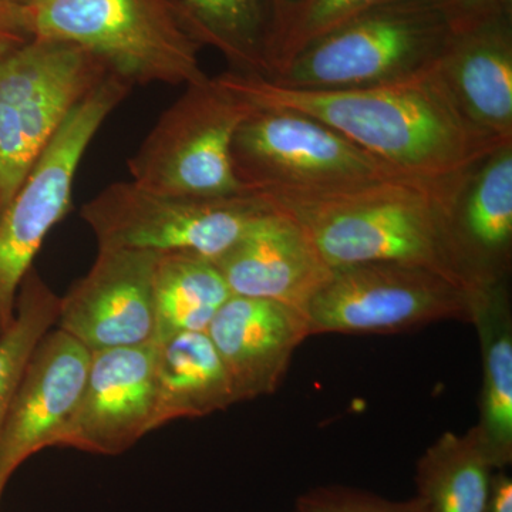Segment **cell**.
<instances>
[{
  "mask_svg": "<svg viewBox=\"0 0 512 512\" xmlns=\"http://www.w3.org/2000/svg\"><path fill=\"white\" fill-rule=\"evenodd\" d=\"M218 77L254 106L281 107L322 121L410 177H458L505 144L464 116L439 63L397 82L352 89H289L231 70Z\"/></svg>",
  "mask_w": 512,
  "mask_h": 512,
  "instance_id": "6da1fadb",
  "label": "cell"
},
{
  "mask_svg": "<svg viewBox=\"0 0 512 512\" xmlns=\"http://www.w3.org/2000/svg\"><path fill=\"white\" fill-rule=\"evenodd\" d=\"M466 174L444 180L393 174L332 190L261 195L302 228L332 269L400 262L464 286L448 221Z\"/></svg>",
  "mask_w": 512,
  "mask_h": 512,
  "instance_id": "7a4b0ae2",
  "label": "cell"
},
{
  "mask_svg": "<svg viewBox=\"0 0 512 512\" xmlns=\"http://www.w3.org/2000/svg\"><path fill=\"white\" fill-rule=\"evenodd\" d=\"M457 29L443 0H383L313 40L268 80L298 90L397 82L436 66Z\"/></svg>",
  "mask_w": 512,
  "mask_h": 512,
  "instance_id": "3957f363",
  "label": "cell"
},
{
  "mask_svg": "<svg viewBox=\"0 0 512 512\" xmlns=\"http://www.w3.org/2000/svg\"><path fill=\"white\" fill-rule=\"evenodd\" d=\"M18 15L29 37L83 47L134 86H188L208 77L174 0H32Z\"/></svg>",
  "mask_w": 512,
  "mask_h": 512,
  "instance_id": "277c9868",
  "label": "cell"
},
{
  "mask_svg": "<svg viewBox=\"0 0 512 512\" xmlns=\"http://www.w3.org/2000/svg\"><path fill=\"white\" fill-rule=\"evenodd\" d=\"M111 72L63 40L30 37L0 56V215L74 107Z\"/></svg>",
  "mask_w": 512,
  "mask_h": 512,
  "instance_id": "5b68a950",
  "label": "cell"
},
{
  "mask_svg": "<svg viewBox=\"0 0 512 512\" xmlns=\"http://www.w3.org/2000/svg\"><path fill=\"white\" fill-rule=\"evenodd\" d=\"M255 106L207 77L188 84L127 161L137 187L170 197L220 198L248 192L232 165V141Z\"/></svg>",
  "mask_w": 512,
  "mask_h": 512,
  "instance_id": "8992f818",
  "label": "cell"
},
{
  "mask_svg": "<svg viewBox=\"0 0 512 512\" xmlns=\"http://www.w3.org/2000/svg\"><path fill=\"white\" fill-rule=\"evenodd\" d=\"M134 84L111 72L76 107L0 215V332L15 319L23 279L52 229L72 208L77 170L107 117Z\"/></svg>",
  "mask_w": 512,
  "mask_h": 512,
  "instance_id": "52a82bcc",
  "label": "cell"
},
{
  "mask_svg": "<svg viewBox=\"0 0 512 512\" xmlns=\"http://www.w3.org/2000/svg\"><path fill=\"white\" fill-rule=\"evenodd\" d=\"M272 210L264 195L242 192L220 198L170 197L120 181L83 205L80 215L101 248L183 252L215 259Z\"/></svg>",
  "mask_w": 512,
  "mask_h": 512,
  "instance_id": "ba28073f",
  "label": "cell"
},
{
  "mask_svg": "<svg viewBox=\"0 0 512 512\" xmlns=\"http://www.w3.org/2000/svg\"><path fill=\"white\" fill-rule=\"evenodd\" d=\"M231 156L239 184L256 194L325 191L399 174L322 121L281 107L255 106Z\"/></svg>",
  "mask_w": 512,
  "mask_h": 512,
  "instance_id": "9c48e42d",
  "label": "cell"
},
{
  "mask_svg": "<svg viewBox=\"0 0 512 512\" xmlns=\"http://www.w3.org/2000/svg\"><path fill=\"white\" fill-rule=\"evenodd\" d=\"M305 313L311 335H394L470 322L471 292L426 266L369 262L333 269Z\"/></svg>",
  "mask_w": 512,
  "mask_h": 512,
  "instance_id": "30bf717a",
  "label": "cell"
},
{
  "mask_svg": "<svg viewBox=\"0 0 512 512\" xmlns=\"http://www.w3.org/2000/svg\"><path fill=\"white\" fill-rule=\"evenodd\" d=\"M157 256L141 249H99L89 272L60 296L56 328L90 352L153 343Z\"/></svg>",
  "mask_w": 512,
  "mask_h": 512,
  "instance_id": "8fae6325",
  "label": "cell"
},
{
  "mask_svg": "<svg viewBox=\"0 0 512 512\" xmlns=\"http://www.w3.org/2000/svg\"><path fill=\"white\" fill-rule=\"evenodd\" d=\"M92 352L63 330L40 340L0 429V500L30 457L57 447L82 397Z\"/></svg>",
  "mask_w": 512,
  "mask_h": 512,
  "instance_id": "7c38bea8",
  "label": "cell"
},
{
  "mask_svg": "<svg viewBox=\"0 0 512 512\" xmlns=\"http://www.w3.org/2000/svg\"><path fill=\"white\" fill-rule=\"evenodd\" d=\"M156 343L94 350L80 402L57 447L119 456L151 433Z\"/></svg>",
  "mask_w": 512,
  "mask_h": 512,
  "instance_id": "4fadbf2b",
  "label": "cell"
},
{
  "mask_svg": "<svg viewBox=\"0 0 512 512\" xmlns=\"http://www.w3.org/2000/svg\"><path fill=\"white\" fill-rule=\"evenodd\" d=\"M220 355L235 402L271 396L311 335L306 313L268 299L232 295L207 329Z\"/></svg>",
  "mask_w": 512,
  "mask_h": 512,
  "instance_id": "5bb4252c",
  "label": "cell"
},
{
  "mask_svg": "<svg viewBox=\"0 0 512 512\" xmlns=\"http://www.w3.org/2000/svg\"><path fill=\"white\" fill-rule=\"evenodd\" d=\"M214 262L232 295L281 302L302 312L333 271L302 228L274 207Z\"/></svg>",
  "mask_w": 512,
  "mask_h": 512,
  "instance_id": "9a60e30c",
  "label": "cell"
},
{
  "mask_svg": "<svg viewBox=\"0 0 512 512\" xmlns=\"http://www.w3.org/2000/svg\"><path fill=\"white\" fill-rule=\"evenodd\" d=\"M451 251L468 291L510 279L512 266V141L471 168L453 204Z\"/></svg>",
  "mask_w": 512,
  "mask_h": 512,
  "instance_id": "2e32d148",
  "label": "cell"
},
{
  "mask_svg": "<svg viewBox=\"0 0 512 512\" xmlns=\"http://www.w3.org/2000/svg\"><path fill=\"white\" fill-rule=\"evenodd\" d=\"M439 70L478 130L512 141V10L457 29Z\"/></svg>",
  "mask_w": 512,
  "mask_h": 512,
  "instance_id": "e0dca14e",
  "label": "cell"
},
{
  "mask_svg": "<svg viewBox=\"0 0 512 512\" xmlns=\"http://www.w3.org/2000/svg\"><path fill=\"white\" fill-rule=\"evenodd\" d=\"M471 292L470 323L480 340L483 384L473 427L495 470L512 461V302L510 279Z\"/></svg>",
  "mask_w": 512,
  "mask_h": 512,
  "instance_id": "ac0fdd59",
  "label": "cell"
},
{
  "mask_svg": "<svg viewBox=\"0 0 512 512\" xmlns=\"http://www.w3.org/2000/svg\"><path fill=\"white\" fill-rule=\"evenodd\" d=\"M156 407L151 430L198 419L235 404L227 370L207 332H185L156 343Z\"/></svg>",
  "mask_w": 512,
  "mask_h": 512,
  "instance_id": "d6986e66",
  "label": "cell"
},
{
  "mask_svg": "<svg viewBox=\"0 0 512 512\" xmlns=\"http://www.w3.org/2000/svg\"><path fill=\"white\" fill-rule=\"evenodd\" d=\"M174 10L191 39L220 52L228 70L271 76L276 0H174Z\"/></svg>",
  "mask_w": 512,
  "mask_h": 512,
  "instance_id": "ffe728a7",
  "label": "cell"
},
{
  "mask_svg": "<svg viewBox=\"0 0 512 512\" xmlns=\"http://www.w3.org/2000/svg\"><path fill=\"white\" fill-rule=\"evenodd\" d=\"M227 282L211 259L167 252L158 254L154 269V343L185 332H207L231 298Z\"/></svg>",
  "mask_w": 512,
  "mask_h": 512,
  "instance_id": "44dd1931",
  "label": "cell"
},
{
  "mask_svg": "<svg viewBox=\"0 0 512 512\" xmlns=\"http://www.w3.org/2000/svg\"><path fill=\"white\" fill-rule=\"evenodd\" d=\"M494 471L473 427L446 431L417 461L416 497L429 512H483Z\"/></svg>",
  "mask_w": 512,
  "mask_h": 512,
  "instance_id": "7402d4cb",
  "label": "cell"
},
{
  "mask_svg": "<svg viewBox=\"0 0 512 512\" xmlns=\"http://www.w3.org/2000/svg\"><path fill=\"white\" fill-rule=\"evenodd\" d=\"M59 299L36 269H30L20 285L15 319L0 332V429L36 346L56 328Z\"/></svg>",
  "mask_w": 512,
  "mask_h": 512,
  "instance_id": "603a6c76",
  "label": "cell"
},
{
  "mask_svg": "<svg viewBox=\"0 0 512 512\" xmlns=\"http://www.w3.org/2000/svg\"><path fill=\"white\" fill-rule=\"evenodd\" d=\"M383 0H302L279 10L271 50V77L313 40Z\"/></svg>",
  "mask_w": 512,
  "mask_h": 512,
  "instance_id": "cb8c5ba5",
  "label": "cell"
},
{
  "mask_svg": "<svg viewBox=\"0 0 512 512\" xmlns=\"http://www.w3.org/2000/svg\"><path fill=\"white\" fill-rule=\"evenodd\" d=\"M295 512H429L419 498L389 500L369 491L325 485L306 491L298 498Z\"/></svg>",
  "mask_w": 512,
  "mask_h": 512,
  "instance_id": "d4e9b609",
  "label": "cell"
},
{
  "mask_svg": "<svg viewBox=\"0 0 512 512\" xmlns=\"http://www.w3.org/2000/svg\"><path fill=\"white\" fill-rule=\"evenodd\" d=\"M456 19L458 29L497 13L512 10V0H443Z\"/></svg>",
  "mask_w": 512,
  "mask_h": 512,
  "instance_id": "484cf974",
  "label": "cell"
},
{
  "mask_svg": "<svg viewBox=\"0 0 512 512\" xmlns=\"http://www.w3.org/2000/svg\"><path fill=\"white\" fill-rule=\"evenodd\" d=\"M29 39L28 33L20 26L18 8L0 3V56Z\"/></svg>",
  "mask_w": 512,
  "mask_h": 512,
  "instance_id": "4316f807",
  "label": "cell"
},
{
  "mask_svg": "<svg viewBox=\"0 0 512 512\" xmlns=\"http://www.w3.org/2000/svg\"><path fill=\"white\" fill-rule=\"evenodd\" d=\"M483 512H512V480L504 470H495Z\"/></svg>",
  "mask_w": 512,
  "mask_h": 512,
  "instance_id": "83f0119b",
  "label": "cell"
},
{
  "mask_svg": "<svg viewBox=\"0 0 512 512\" xmlns=\"http://www.w3.org/2000/svg\"><path fill=\"white\" fill-rule=\"evenodd\" d=\"M299 2H302V0H276V3H278V12L282 9L291 8V6Z\"/></svg>",
  "mask_w": 512,
  "mask_h": 512,
  "instance_id": "f1b7e54d",
  "label": "cell"
},
{
  "mask_svg": "<svg viewBox=\"0 0 512 512\" xmlns=\"http://www.w3.org/2000/svg\"><path fill=\"white\" fill-rule=\"evenodd\" d=\"M29 2H32V0H0V3H5V5L12 6V8H20V6Z\"/></svg>",
  "mask_w": 512,
  "mask_h": 512,
  "instance_id": "f546056e",
  "label": "cell"
}]
</instances>
